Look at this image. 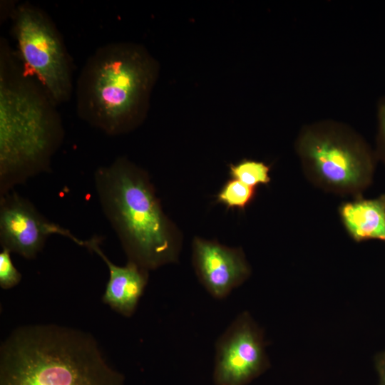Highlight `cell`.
<instances>
[{"label": "cell", "instance_id": "9c48e42d", "mask_svg": "<svg viewBox=\"0 0 385 385\" xmlns=\"http://www.w3.org/2000/svg\"><path fill=\"white\" fill-rule=\"evenodd\" d=\"M192 262L197 277L215 299H224L250 276L251 270L240 248L199 237L192 245Z\"/></svg>", "mask_w": 385, "mask_h": 385}, {"label": "cell", "instance_id": "30bf717a", "mask_svg": "<svg viewBox=\"0 0 385 385\" xmlns=\"http://www.w3.org/2000/svg\"><path fill=\"white\" fill-rule=\"evenodd\" d=\"M100 238L85 240L84 247L96 252L107 265L109 279L103 302L125 317L135 312L148 280V271L128 261L125 266L113 264L99 246Z\"/></svg>", "mask_w": 385, "mask_h": 385}, {"label": "cell", "instance_id": "277c9868", "mask_svg": "<svg viewBox=\"0 0 385 385\" xmlns=\"http://www.w3.org/2000/svg\"><path fill=\"white\" fill-rule=\"evenodd\" d=\"M94 184L102 210L128 261L148 271L178 261L180 233L164 213L144 170L118 157L96 170Z\"/></svg>", "mask_w": 385, "mask_h": 385}, {"label": "cell", "instance_id": "5bb4252c", "mask_svg": "<svg viewBox=\"0 0 385 385\" xmlns=\"http://www.w3.org/2000/svg\"><path fill=\"white\" fill-rule=\"evenodd\" d=\"M10 253L6 249L0 252V286L4 289L14 287L21 279V274L13 265Z\"/></svg>", "mask_w": 385, "mask_h": 385}, {"label": "cell", "instance_id": "ba28073f", "mask_svg": "<svg viewBox=\"0 0 385 385\" xmlns=\"http://www.w3.org/2000/svg\"><path fill=\"white\" fill-rule=\"evenodd\" d=\"M54 234L84 247L85 240L46 219L16 191L0 196V242L3 249L33 259L43 249L48 236Z\"/></svg>", "mask_w": 385, "mask_h": 385}, {"label": "cell", "instance_id": "7c38bea8", "mask_svg": "<svg viewBox=\"0 0 385 385\" xmlns=\"http://www.w3.org/2000/svg\"><path fill=\"white\" fill-rule=\"evenodd\" d=\"M270 170V165L250 159H242L235 164L229 165V173L232 178L252 188L268 184L271 180Z\"/></svg>", "mask_w": 385, "mask_h": 385}, {"label": "cell", "instance_id": "8fae6325", "mask_svg": "<svg viewBox=\"0 0 385 385\" xmlns=\"http://www.w3.org/2000/svg\"><path fill=\"white\" fill-rule=\"evenodd\" d=\"M343 225L356 241H385V195L370 200L357 199L339 207Z\"/></svg>", "mask_w": 385, "mask_h": 385}, {"label": "cell", "instance_id": "5b68a950", "mask_svg": "<svg viewBox=\"0 0 385 385\" xmlns=\"http://www.w3.org/2000/svg\"><path fill=\"white\" fill-rule=\"evenodd\" d=\"M297 152L309 174L321 185L340 192H357L371 181L375 154L347 125L322 120L304 126Z\"/></svg>", "mask_w": 385, "mask_h": 385}, {"label": "cell", "instance_id": "2e32d148", "mask_svg": "<svg viewBox=\"0 0 385 385\" xmlns=\"http://www.w3.org/2000/svg\"><path fill=\"white\" fill-rule=\"evenodd\" d=\"M376 366L379 376V385H385V351L377 356Z\"/></svg>", "mask_w": 385, "mask_h": 385}, {"label": "cell", "instance_id": "6da1fadb", "mask_svg": "<svg viewBox=\"0 0 385 385\" xmlns=\"http://www.w3.org/2000/svg\"><path fill=\"white\" fill-rule=\"evenodd\" d=\"M56 105L0 38V196L51 170L64 138Z\"/></svg>", "mask_w": 385, "mask_h": 385}, {"label": "cell", "instance_id": "52a82bcc", "mask_svg": "<svg viewBox=\"0 0 385 385\" xmlns=\"http://www.w3.org/2000/svg\"><path fill=\"white\" fill-rule=\"evenodd\" d=\"M270 366L263 332L248 312L240 314L215 344L216 385H246Z\"/></svg>", "mask_w": 385, "mask_h": 385}, {"label": "cell", "instance_id": "4fadbf2b", "mask_svg": "<svg viewBox=\"0 0 385 385\" xmlns=\"http://www.w3.org/2000/svg\"><path fill=\"white\" fill-rule=\"evenodd\" d=\"M256 188L231 178L222 187L217 195V201L227 209L245 210L254 200Z\"/></svg>", "mask_w": 385, "mask_h": 385}, {"label": "cell", "instance_id": "8992f818", "mask_svg": "<svg viewBox=\"0 0 385 385\" xmlns=\"http://www.w3.org/2000/svg\"><path fill=\"white\" fill-rule=\"evenodd\" d=\"M8 14L24 68L56 106L68 102L74 89L71 62L52 19L29 2L15 4Z\"/></svg>", "mask_w": 385, "mask_h": 385}, {"label": "cell", "instance_id": "3957f363", "mask_svg": "<svg viewBox=\"0 0 385 385\" xmlns=\"http://www.w3.org/2000/svg\"><path fill=\"white\" fill-rule=\"evenodd\" d=\"M95 339L56 324L14 329L0 348V385H124Z\"/></svg>", "mask_w": 385, "mask_h": 385}, {"label": "cell", "instance_id": "7a4b0ae2", "mask_svg": "<svg viewBox=\"0 0 385 385\" xmlns=\"http://www.w3.org/2000/svg\"><path fill=\"white\" fill-rule=\"evenodd\" d=\"M158 73L157 60L141 44L120 41L98 47L76 83L78 117L111 136L133 130L146 118Z\"/></svg>", "mask_w": 385, "mask_h": 385}, {"label": "cell", "instance_id": "9a60e30c", "mask_svg": "<svg viewBox=\"0 0 385 385\" xmlns=\"http://www.w3.org/2000/svg\"><path fill=\"white\" fill-rule=\"evenodd\" d=\"M377 153L385 162V96L377 103Z\"/></svg>", "mask_w": 385, "mask_h": 385}]
</instances>
